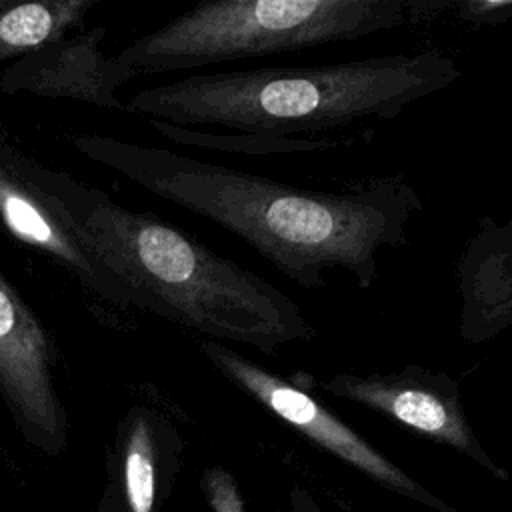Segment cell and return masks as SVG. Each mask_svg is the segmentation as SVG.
<instances>
[{
	"mask_svg": "<svg viewBox=\"0 0 512 512\" xmlns=\"http://www.w3.org/2000/svg\"><path fill=\"white\" fill-rule=\"evenodd\" d=\"M70 142L154 196L232 232L304 290L326 288L332 270L372 288L382 250L406 246L408 228L424 210L402 174L320 190L112 136L80 134Z\"/></svg>",
	"mask_w": 512,
	"mask_h": 512,
	"instance_id": "1",
	"label": "cell"
},
{
	"mask_svg": "<svg viewBox=\"0 0 512 512\" xmlns=\"http://www.w3.org/2000/svg\"><path fill=\"white\" fill-rule=\"evenodd\" d=\"M462 78L438 48L308 66L206 72L144 88L128 112L166 140L242 156L368 144L414 102Z\"/></svg>",
	"mask_w": 512,
	"mask_h": 512,
	"instance_id": "2",
	"label": "cell"
},
{
	"mask_svg": "<svg viewBox=\"0 0 512 512\" xmlns=\"http://www.w3.org/2000/svg\"><path fill=\"white\" fill-rule=\"evenodd\" d=\"M26 168L102 260L132 286L146 312L208 340H230L272 358L286 344L314 340L316 328L300 306L256 272L66 172L30 156Z\"/></svg>",
	"mask_w": 512,
	"mask_h": 512,
	"instance_id": "3",
	"label": "cell"
},
{
	"mask_svg": "<svg viewBox=\"0 0 512 512\" xmlns=\"http://www.w3.org/2000/svg\"><path fill=\"white\" fill-rule=\"evenodd\" d=\"M448 6L438 0H210L114 56L138 76L176 72L350 42Z\"/></svg>",
	"mask_w": 512,
	"mask_h": 512,
	"instance_id": "4",
	"label": "cell"
},
{
	"mask_svg": "<svg viewBox=\"0 0 512 512\" xmlns=\"http://www.w3.org/2000/svg\"><path fill=\"white\" fill-rule=\"evenodd\" d=\"M26 156L0 140V224L6 232L50 258L96 300L114 310H144L132 286L102 260L60 204L34 182Z\"/></svg>",
	"mask_w": 512,
	"mask_h": 512,
	"instance_id": "5",
	"label": "cell"
},
{
	"mask_svg": "<svg viewBox=\"0 0 512 512\" xmlns=\"http://www.w3.org/2000/svg\"><path fill=\"white\" fill-rule=\"evenodd\" d=\"M56 368L50 332L0 270V398L24 438L50 454L66 446L68 430Z\"/></svg>",
	"mask_w": 512,
	"mask_h": 512,
	"instance_id": "6",
	"label": "cell"
},
{
	"mask_svg": "<svg viewBox=\"0 0 512 512\" xmlns=\"http://www.w3.org/2000/svg\"><path fill=\"white\" fill-rule=\"evenodd\" d=\"M200 352L208 358L218 374H222L228 382L246 392L258 404L268 408L272 414L294 426L298 432L308 436L312 442L360 468L378 482H384L402 492L422 496V490L416 482H412L398 466L386 460L358 432L346 426L292 380L280 378L242 352L232 350L216 340H202Z\"/></svg>",
	"mask_w": 512,
	"mask_h": 512,
	"instance_id": "7",
	"label": "cell"
},
{
	"mask_svg": "<svg viewBox=\"0 0 512 512\" xmlns=\"http://www.w3.org/2000/svg\"><path fill=\"white\" fill-rule=\"evenodd\" d=\"M318 388L380 412L494 468L466 420L458 382L442 370L406 364L392 372H338L320 380Z\"/></svg>",
	"mask_w": 512,
	"mask_h": 512,
	"instance_id": "8",
	"label": "cell"
},
{
	"mask_svg": "<svg viewBox=\"0 0 512 512\" xmlns=\"http://www.w3.org/2000/svg\"><path fill=\"white\" fill-rule=\"evenodd\" d=\"M106 26L52 40L0 70L2 94L76 100L128 112L120 88L138 74L104 52Z\"/></svg>",
	"mask_w": 512,
	"mask_h": 512,
	"instance_id": "9",
	"label": "cell"
},
{
	"mask_svg": "<svg viewBox=\"0 0 512 512\" xmlns=\"http://www.w3.org/2000/svg\"><path fill=\"white\" fill-rule=\"evenodd\" d=\"M96 4L98 0H0V64L10 66L82 26Z\"/></svg>",
	"mask_w": 512,
	"mask_h": 512,
	"instance_id": "10",
	"label": "cell"
},
{
	"mask_svg": "<svg viewBox=\"0 0 512 512\" xmlns=\"http://www.w3.org/2000/svg\"><path fill=\"white\" fill-rule=\"evenodd\" d=\"M172 430L162 416L144 406H134L118 430V456L122 488L130 512H152L156 474Z\"/></svg>",
	"mask_w": 512,
	"mask_h": 512,
	"instance_id": "11",
	"label": "cell"
},
{
	"mask_svg": "<svg viewBox=\"0 0 512 512\" xmlns=\"http://www.w3.org/2000/svg\"><path fill=\"white\" fill-rule=\"evenodd\" d=\"M460 20L488 26L512 18V0H462L452 4Z\"/></svg>",
	"mask_w": 512,
	"mask_h": 512,
	"instance_id": "12",
	"label": "cell"
},
{
	"mask_svg": "<svg viewBox=\"0 0 512 512\" xmlns=\"http://www.w3.org/2000/svg\"><path fill=\"white\" fill-rule=\"evenodd\" d=\"M108 512H114V508H112V510H108Z\"/></svg>",
	"mask_w": 512,
	"mask_h": 512,
	"instance_id": "13",
	"label": "cell"
},
{
	"mask_svg": "<svg viewBox=\"0 0 512 512\" xmlns=\"http://www.w3.org/2000/svg\"><path fill=\"white\" fill-rule=\"evenodd\" d=\"M312 512H314V510H312Z\"/></svg>",
	"mask_w": 512,
	"mask_h": 512,
	"instance_id": "14",
	"label": "cell"
}]
</instances>
